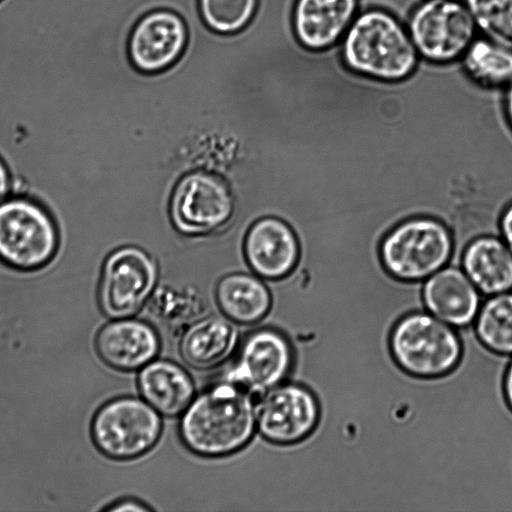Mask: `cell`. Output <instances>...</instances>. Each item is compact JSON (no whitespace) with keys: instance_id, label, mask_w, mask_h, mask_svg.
I'll return each instance as SVG.
<instances>
[{"instance_id":"cell-3","label":"cell","mask_w":512,"mask_h":512,"mask_svg":"<svg viewBox=\"0 0 512 512\" xmlns=\"http://www.w3.org/2000/svg\"><path fill=\"white\" fill-rule=\"evenodd\" d=\"M396 365L420 379L448 376L463 358L464 345L457 331L430 312L416 310L399 318L389 335Z\"/></svg>"},{"instance_id":"cell-20","label":"cell","mask_w":512,"mask_h":512,"mask_svg":"<svg viewBox=\"0 0 512 512\" xmlns=\"http://www.w3.org/2000/svg\"><path fill=\"white\" fill-rule=\"evenodd\" d=\"M215 298L222 314L239 325H253L269 313L272 297L268 287L257 277L234 273L223 277Z\"/></svg>"},{"instance_id":"cell-2","label":"cell","mask_w":512,"mask_h":512,"mask_svg":"<svg viewBox=\"0 0 512 512\" xmlns=\"http://www.w3.org/2000/svg\"><path fill=\"white\" fill-rule=\"evenodd\" d=\"M418 55L401 23L378 9L355 17L342 47L343 60L351 71L379 82H402L411 77Z\"/></svg>"},{"instance_id":"cell-27","label":"cell","mask_w":512,"mask_h":512,"mask_svg":"<svg viewBox=\"0 0 512 512\" xmlns=\"http://www.w3.org/2000/svg\"><path fill=\"white\" fill-rule=\"evenodd\" d=\"M13 193L12 175L6 162L0 156V203Z\"/></svg>"},{"instance_id":"cell-22","label":"cell","mask_w":512,"mask_h":512,"mask_svg":"<svg viewBox=\"0 0 512 512\" xmlns=\"http://www.w3.org/2000/svg\"><path fill=\"white\" fill-rule=\"evenodd\" d=\"M475 334L492 353L512 356V291L484 301L475 318Z\"/></svg>"},{"instance_id":"cell-5","label":"cell","mask_w":512,"mask_h":512,"mask_svg":"<svg viewBox=\"0 0 512 512\" xmlns=\"http://www.w3.org/2000/svg\"><path fill=\"white\" fill-rule=\"evenodd\" d=\"M59 246L58 226L37 200L11 195L0 203V261L20 271L46 266Z\"/></svg>"},{"instance_id":"cell-13","label":"cell","mask_w":512,"mask_h":512,"mask_svg":"<svg viewBox=\"0 0 512 512\" xmlns=\"http://www.w3.org/2000/svg\"><path fill=\"white\" fill-rule=\"evenodd\" d=\"M94 347L100 360L111 369L132 372L157 358L161 340L157 330L144 320L116 318L97 331Z\"/></svg>"},{"instance_id":"cell-26","label":"cell","mask_w":512,"mask_h":512,"mask_svg":"<svg viewBox=\"0 0 512 512\" xmlns=\"http://www.w3.org/2000/svg\"><path fill=\"white\" fill-rule=\"evenodd\" d=\"M103 510L108 512H116V511H150L151 507L147 506L145 503L140 502L136 499H120L115 501L105 507Z\"/></svg>"},{"instance_id":"cell-25","label":"cell","mask_w":512,"mask_h":512,"mask_svg":"<svg viewBox=\"0 0 512 512\" xmlns=\"http://www.w3.org/2000/svg\"><path fill=\"white\" fill-rule=\"evenodd\" d=\"M499 235L512 251V200L505 206L500 216Z\"/></svg>"},{"instance_id":"cell-15","label":"cell","mask_w":512,"mask_h":512,"mask_svg":"<svg viewBox=\"0 0 512 512\" xmlns=\"http://www.w3.org/2000/svg\"><path fill=\"white\" fill-rule=\"evenodd\" d=\"M358 0H295L292 27L298 42L323 52L334 45L355 19Z\"/></svg>"},{"instance_id":"cell-18","label":"cell","mask_w":512,"mask_h":512,"mask_svg":"<svg viewBox=\"0 0 512 512\" xmlns=\"http://www.w3.org/2000/svg\"><path fill=\"white\" fill-rule=\"evenodd\" d=\"M141 397L161 416H180L196 396L195 383L180 364L155 358L137 376Z\"/></svg>"},{"instance_id":"cell-19","label":"cell","mask_w":512,"mask_h":512,"mask_svg":"<svg viewBox=\"0 0 512 512\" xmlns=\"http://www.w3.org/2000/svg\"><path fill=\"white\" fill-rule=\"evenodd\" d=\"M460 266L485 296L512 291V251L500 236L482 235L470 241Z\"/></svg>"},{"instance_id":"cell-6","label":"cell","mask_w":512,"mask_h":512,"mask_svg":"<svg viewBox=\"0 0 512 512\" xmlns=\"http://www.w3.org/2000/svg\"><path fill=\"white\" fill-rule=\"evenodd\" d=\"M163 431L161 415L142 397L118 396L94 413L90 436L106 458L129 461L142 457L158 443Z\"/></svg>"},{"instance_id":"cell-7","label":"cell","mask_w":512,"mask_h":512,"mask_svg":"<svg viewBox=\"0 0 512 512\" xmlns=\"http://www.w3.org/2000/svg\"><path fill=\"white\" fill-rule=\"evenodd\" d=\"M158 279L154 259L135 246L112 250L104 259L96 288L100 311L110 319L133 317L147 303Z\"/></svg>"},{"instance_id":"cell-12","label":"cell","mask_w":512,"mask_h":512,"mask_svg":"<svg viewBox=\"0 0 512 512\" xmlns=\"http://www.w3.org/2000/svg\"><path fill=\"white\" fill-rule=\"evenodd\" d=\"M185 19L168 8L150 10L135 22L127 43L131 64L140 72L153 74L174 65L188 43Z\"/></svg>"},{"instance_id":"cell-29","label":"cell","mask_w":512,"mask_h":512,"mask_svg":"<svg viewBox=\"0 0 512 512\" xmlns=\"http://www.w3.org/2000/svg\"><path fill=\"white\" fill-rule=\"evenodd\" d=\"M503 107L507 122L512 130V81L504 89Z\"/></svg>"},{"instance_id":"cell-10","label":"cell","mask_w":512,"mask_h":512,"mask_svg":"<svg viewBox=\"0 0 512 512\" xmlns=\"http://www.w3.org/2000/svg\"><path fill=\"white\" fill-rule=\"evenodd\" d=\"M174 227L186 235H203L223 227L234 211L228 184L218 175L195 171L183 176L170 199Z\"/></svg>"},{"instance_id":"cell-4","label":"cell","mask_w":512,"mask_h":512,"mask_svg":"<svg viewBox=\"0 0 512 512\" xmlns=\"http://www.w3.org/2000/svg\"><path fill=\"white\" fill-rule=\"evenodd\" d=\"M453 236L440 220L416 216L393 227L380 245L387 272L406 282L424 281L452 259Z\"/></svg>"},{"instance_id":"cell-21","label":"cell","mask_w":512,"mask_h":512,"mask_svg":"<svg viewBox=\"0 0 512 512\" xmlns=\"http://www.w3.org/2000/svg\"><path fill=\"white\" fill-rule=\"evenodd\" d=\"M463 56L464 69L475 83L498 89L512 81V50L489 39H478Z\"/></svg>"},{"instance_id":"cell-16","label":"cell","mask_w":512,"mask_h":512,"mask_svg":"<svg viewBox=\"0 0 512 512\" xmlns=\"http://www.w3.org/2000/svg\"><path fill=\"white\" fill-rule=\"evenodd\" d=\"M481 293L460 266L448 264L423 282L425 308L444 322L466 327L476 318Z\"/></svg>"},{"instance_id":"cell-23","label":"cell","mask_w":512,"mask_h":512,"mask_svg":"<svg viewBox=\"0 0 512 512\" xmlns=\"http://www.w3.org/2000/svg\"><path fill=\"white\" fill-rule=\"evenodd\" d=\"M259 0H198L204 24L219 34H233L244 29L255 15Z\"/></svg>"},{"instance_id":"cell-11","label":"cell","mask_w":512,"mask_h":512,"mask_svg":"<svg viewBox=\"0 0 512 512\" xmlns=\"http://www.w3.org/2000/svg\"><path fill=\"white\" fill-rule=\"evenodd\" d=\"M294 361V349L286 335L274 328H260L238 345L226 379L260 396L285 381Z\"/></svg>"},{"instance_id":"cell-8","label":"cell","mask_w":512,"mask_h":512,"mask_svg":"<svg viewBox=\"0 0 512 512\" xmlns=\"http://www.w3.org/2000/svg\"><path fill=\"white\" fill-rule=\"evenodd\" d=\"M476 23L457 0H426L412 13L408 33L420 56L444 64L464 55L474 41Z\"/></svg>"},{"instance_id":"cell-9","label":"cell","mask_w":512,"mask_h":512,"mask_svg":"<svg viewBox=\"0 0 512 512\" xmlns=\"http://www.w3.org/2000/svg\"><path fill=\"white\" fill-rule=\"evenodd\" d=\"M321 405L307 386L282 382L259 396L256 430L267 442L289 446L312 435L321 420Z\"/></svg>"},{"instance_id":"cell-28","label":"cell","mask_w":512,"mask_h":512,"mask_svg":"<svg viewBox=\"0 0 512 512\" xmlns=\"http://www.w3.org/2000/svg\"><path fill=\"white\" fill-rule=\"evenodd\" d=\"M503 391L505 400L512 411V357L506 367L503 379Z\"/></svg>"},{"instance_id":"cell-17","label":"cell","mask_w":512,"mask_h":512,"mask_svg":"<svg viewBox=\"0 0 512 512\" xmlns=\"http://www.w3.org/2000/svg\"><path fill=\"white\" fill-rule=\"evenodd\" d=\"M235 323L226 317H200L184 328L179 339V354L196 370L222 365L237 350L239 336Z\"/></svg>"},{"instance_id":"cell-14","label":"cell","mask_w":512,"mask_h":512,"mask_svg":"<svg viewBox=\"0 0 512 512\" xmlns=\"http://www.w3.org/2000/svg\"><path fill=\"white\" fill-rule=\"evenodd\" d=\"M245 257L252 270L270 280L289 275L298 265L301 247L295 231L281 219L255 222L245 237Z\"/></svg>"},{"instance_id":"cell-24","label":"cell","mask_w":512,"mask_h":512,"mask_svg":"<svg viewBox=\"0 0 512 512\" xmlns=\"http://www.w3.org/2000/svg\"><path fill=\"white\" fill-rule=\"evenodd\" d=\"M477 29L512 50V0H466Z\"/></svg>"},{"instance_id":"cell-1","label":"cell","mask_w":512,"mask_h":512,"mask_svg":"<svg viewBox=\"0 0 512 512\" xmlns=\"http://www.w3.org/2000/svg\"><path fill=\"white\" fill-rule=\"evenodd\" d=\"M179 417L182 444L192 454L207 459L238 453L257 431L253 395L228 379L196 395Z\"/></svg>"}]
</instances>
